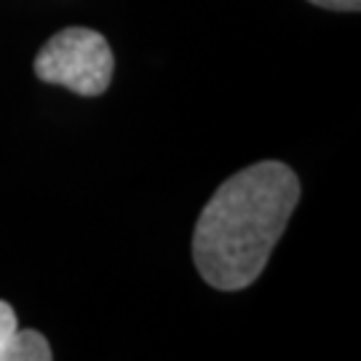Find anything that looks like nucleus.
<instances>
[{"label": "nucleus", "mask_w": 361, "mask_h": 361, "mask_svg": "<svg viewBox=\"0 0 361 361\" xmlns=\"http://www.w3.org/2000/svg\"><path fill=\"white\" fill-rule=\"evenodd\" d=\"M313 6H322V8H332V11H359L361 0H308Z\"/></svg>", "instance_id": "nucleus-5"}, {"label": "nucleus", "mask_w": 361, "mask_h": 361, "mask_svg": "<svg viewBox=\"0 0 361 361\" xmlns=\"http://www.w3.org/2000/svg\"><path fill=\"white\" fill-rule=\"evenodd\" d=\"M300 201V180L281 161L233 174L209 198L193 233L195 271L219 292L255 284Z\"/></svg>", "instance_id": "nucleus-1"}, {"label": "nucleus", "mask_w": 361, "mask_h": 361, "mask_svg": "<svg viewBox=\"0 0 361 361\" xmlns=\"http://www.w3.org/2000/svg\"><path fill=\"white\" fill-rule=\"evenodd\" d=\"M116 59L102 32L67 27L56 32L35 56V75L43 83L65 86L80 97H99L113 80Z\"/></svg>", "instance_id": "nucleus-2"}, {"label": "nucleus", "mask_w": 361, "mask_h": 361, "mask_svg": "<svg viewBox=\"0 0 361 361\" xmlns=\"http://www.w3.org/2000/svg\"><path fill=\"white\" fill-rule=\"evenodd\" d=\"M16 329H19L16 313H13V308L6 300H0V361H6V350L11 345Z\"/></svg>", "instance_id": "nucleus-4"}, {"label": "nucleus", "mask_w": 361, "mask_h": 361, "mask_svg": "<svg viewBox=\"0 0 361 361\" xmlns=\"http://www.w3.org/2000/svg\"><path fill=\"white\" fill-rule=\"evenodd\" d=\"M54 350L49 340L35 329H16L11 345L6 350V361H51Z\"/></svg>", "instance_id": "nucleus-3"}]
</instances>
